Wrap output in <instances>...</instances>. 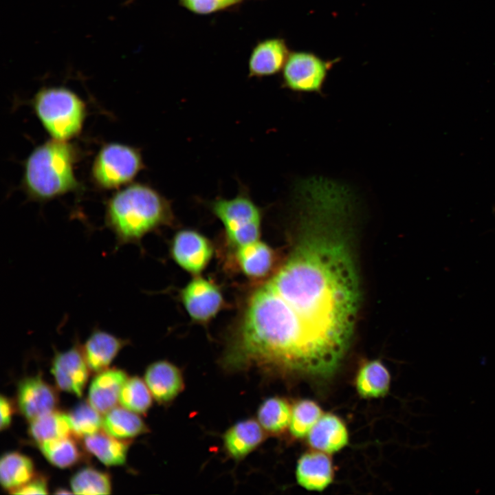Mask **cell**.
Instances as JSON below:
<instances>
[{
  "label": "cell",
  "instance_id": "7a4b0ae2",
  "mask_svg": "<svg viewBox=\"0 0 495 495\" xmlns=\"http://www.w3.org/2000/svg\"><path fill=\"white\" fill-rule=\"evenodd\" d=\"M173 221L170 201L144 184H129L105 204L104 225L114 234V251L126 244L140 245L147 234Z\"/></svg>",
  "mask_w": 495,
  "mask_h": 495
},
{
  "label": "cell",
  "instance_id": "7c38bea8",
  "mask_svg": "<svg viewBox=\"0 0 495 495\" xmlns=\"http://www.w3.org/2000/svg\"><path fill=\"white\" fill-rule=\"evenodd\" d=\"M290 52L285 39L271 38L258 41L248 60L249 77L262 78L283 70Z\"/></svg>",
  "mask_w": 495,
  "mask_h": 495
},
{
  "label": "cell",
  "instance_id": "6da1fadb",
  "mask_svg": "<svg viewBox=\"0 0 495 495\" xmlns=\"http://www.w3.org/2000/svg\"><path fill=\"white\" fill-rule=\"evenodd\" d=\"M297 206L300 237L250 295L221 359L228 371L326 378L349 348L360 302L348 238L352 211L327 196Z\"/></svg>",
  "mask_w": 495,
  "mask_h": 495
},
{
  "label": "cell",
  "instance_id": "e0dca14e",
  "mask_svg": "<svg viewBox=\"0 0 495 495\" xmlns=\"http://www.w3.org/2000/svg\"><path fill=\"white\" fill-rule=\"evenodd\" d=\"M296 475L298 484L306 490L322 491L332 481L331 460L322 452L305 453L298 461Z\"/></svg>",
  "mask_w": 495,
  "mask_h": 495
},
{
  "label": "cell",
  "instance_id": "d590c367",
  "mask_svg": "<svg viewBox=\"0 0 495 495\" xmlns=\"http://www.w3.org/2000/svg\"><path fill=\"white\" fill-rule=\"evenodd\" d=\"M239 1H241L242 0H239Z\"/></svg>",
  "mask_w": 495,
  "mask_h": 495
},
{
  "label": "cell",
  "instance_id": "ffe728a7",
  "mask_svg": "<svg viewBox=\"0 0 495 495\" xmlns=\"http://www.w3.org/2000/svg\"><path fill=\"white\" fill-rule=\"evenodd\" d=\"M130 443L106 432H97L84 437L85 448L106 465H120L126 461Z\"/></svg>",
  "mask_w": 495,
  "mask_h": 495
},
{
  "label": "cell",
  "instance_id": "603a6c76",
  "mask_svg": "<svg viewBox=\"0 0 495 495\" xmlns=\"http://www.w3.org/2000/svg\"><path fill=\"white\" fill-rule=\"evenodd\" d=\"M29 433L38 443L74 435L69 415L56 410L31 421Z\"/></svg>",
  "mask_w": 495,
  "mask_h": 495
},
{
  "label": "cell",
  "instance_id": "5b68a950",
  "mask_svg": "<svg viewBox=\"0 0 495 495\" xmlns=\"http://www.w3.org/2000/svg\"><path fill=\"white\" fill-rule=\"evenodd\" d=\"M213 214L224 226L226 236L235 248L258 240L262 213L246 190L233 198H217L210 202Z\"/></svg>",
  "mask_w": 495,
  "mask_h": 495
},
{
  "label": "cell",
  "instance_id": "f1b7e54d",
  "mask_svg": "<svg viewBox=\"0 0 495 495\" xmlns=\"http://www.w3.org/2000/svg\"><path fill=\"white\" fill-rule=\"evenodd\" d=\"M89 402H80L68 414L73 434L85 437L98 432L102 428L103 418Z\"/></svg>",
  "mask_w": 495,
  "mask_h": 495
},
{
  "label": "cell",
  "instance_id": "2e32d148",
  "mask_svg": "<svg viewBox=\"0 0 495 495\" xmlns=\"http://www.w3.org/2000/svg\"><path fill=\"white\" fill-rule=\"evenodd\" d=\"M126 373L120 369H106L94 377L89 390V403L99 412L107 413L116 407Z\"/></svg>",
  "mask_w": 495,
  "mask_h": 495
},
{
  "label": "cell",
  "instance_id": "484cf974",
  "mask_svg": "<svg viewBox=\"0 0 495 495\" xmlns=\"http://www.w3.org/2000/svg\"><path fill=\"white\" fill-rule=\"evenodd\" d=\"M292 412L287 403L279 397L265 400L258 411L261 426L271 432H279L289 425Z\"/></svg>",
  "mask_w": 495,
  "mask_h": 495
},
{
  "label": "cell",
  "instance_id": "277c9868",
  "mask_svg": "<svg viewBox=\"0 0 495 495\" xmlns=\"http://www.w3.org/2000/svg\"><path fill=\"white\" fill-rule=\"evenodd\" d=\"M35 114L52 139L69 141L82 129L87 114L85 102L65 87H43L34 96Z\"/></svg>",
  "mask_w": 495,
  "mask_h": 495
},
{
  "label": "cell",
  "instance_id": "9a60e30c",
  "mask_svg": "<svg viewBox=\"0 0 495 495\" xmlns=\"http://www.w3.org/2000/svg\"><path fill=\"white\" fill-rule=\"evenodd\" d=\"M144 380L152 396L160 403L172 401L184 386L179 369L167 361H158L149 365Z\"/></svg>",
  "mask_w": 495,
  "mask_h": 495
},
{
  "label": "cell",
  "instance_id": "1f68e13d",
  "mask_svg": "<svg viewBox=\"0 0 495 495\" xmlns=\"http://www.w3.org/2000/svg\"><path fill=\"white\" fill-rule=\"evenodd\" d=\"M10 493L14 494H47V487L45 478H32L28 483Z\"/></svg>",
  "mask_w": 495,
  "mask_h": 495
},
{
  "label": "cell",
  "instance_id": "7402d4cb",
  "mask_svg": "<svg viewBox=\"0 0 495 495\" xmlns=\"http://www.w3.org/2000/svg\"><path fill=\"white\" fill-rule=\"evenodd\" d=\"M102 428L107 433L124 439L148 432L142 419L135 412L124 407H114L105 413Z\"/></svg>",
  "mask_w": 495,
  "mask_h": 495
},
{
  "label": "cell",
  "instance_id": "30bf717a",
  "mask_svg": "<svg viewBox=\"0 0 495 495\" xmlns=\"http://www.w3.org/2000/svg\"><path fill=\"white\" fill-rule=\"evenodd\" d=\"M51 368L60 389L78 397L82 396L89 368L78 342L67 351H57Z\"/></svg>",
  "mask_w": 495,
  "mask_h": 495
},
{
  "label": "cell",
  "instance_id": "5bb4252c",
  "mask_svg": "<svg viewBox=\"0 0 495 495\" xmlns=\"http://www.w3.org/2000/svg\"><path fill=\"white\" fill-rule=\"evenodd\" d=\"M235 257L242 273L254 280L268 278L275 265V252L267 244L257 240L236 248Z\"/></svg>",
  "mask_w": 495,
  "mask_h": 495
},
{
  "label": "cell",
  "instance_id": "52a82bcc",
  "mask_svg": "<svg viewBox=\"0 0 495 495\" xmlns=\"http://www.w3.org/2000/svg\"><path fill=\"white\" fill-rule=\"evenodd\" d=\"M339 58L326 60L305 51L290 52L283 69V84L296 92L320 93L328 72Z\"/></svg>",
  "mask_w": 495,
  "mask_h": 495
},
{
  "label": "cell",
  "instance_id": "83f0119b",
  "mask_svg": "<svg viewBox=\"0 0 495 495\" xmlns=\"http://www.w3.org/2000/svg\"><path fill=\"white\" fill-rule=\"evenodd\" d=\"M120 405L135 413H144L151 406V393L146 384L138 377L128 378L119 396Z\"/></svg>",
  "mask_w": 495,
  "mask_h": 495
},
{
  "label": "cell",
  "instance_id": "3957f363",
  "mask_svg": "<svg viewBox=\"0 0 495 495\" xmlns=\"http://www.w3.org/2000/svg\"><path fill=\"white\" fill-rule=\"evenodd\" d=\"M76 148L52 139L36 147L24 164L22 187L34 201H47L80 188L74 174Z\"/></svg>",
  "mask_w": 495,
  "mask_h": 495
},
{
  "label": "cell",
  "instance_id": "d6a6232c",
  "mask_svg": "<svg viewBox=\"0 0 495 495\" xmlns=\"http://www.w3.org/2000/svg\"><path fill=\"white\" fill-rule=\"evenodd\" d=\"M0 411L1 430H4L7 428L11 423L13 408L10 400L3 395L1 396Z\"/></svg>",
  "mask_w": 495,
  "mask_h": 495
},
{
  "label": "cell",
  "instance_id": "e575fe53",
  "mask_svg": "<svg viewBox=\"0 0 495 495\" xmlns=\"http://www.w3.org/2000/svg\"><path fill=\"white\" fill-rule=\"evenodd\" d=\"M133 1V0H128L127 2H126V3H127V4H128V3H131Z\"/></svg>",
  "mask_w": 495,
  "mask_h": 495
},
{
  "label": "cell",
  "instance_id": "836d02e7",
  "mask_svg": "<svg viewBox=\"0 0 495 495\" xmlns=\"http://www.w3.org/2000/svg\"><path fill=\"white\" fill-rule=\"evenodd\" d=\"M57 494H71V492L67 491L65 489H58L55 492Z\"/></svg>",
  "mask_w": 495,
  "mask_h": 495
},
{
  "label": "cell",
  "instance_id": "9c48e42d",
  "mask_svg": "<svg viewBox=\"0 0 495 495\" xmlns=\"http://www.w3.org/2000/svg\"><path fill=\"white\" fill-rule=\"evenodd\" d=\"M170 254L183 270L197 274L210 263L213 247L208 239L199 232L182 230L175 234L171 241Z\"/></svg>",
  "mask_w": 495,
  "mask_h": 495
},
{
  "label": "cell",
  "instance_id": "f546056e",
  "mask_svg": "<svg viewBox=\"0 0 495 495\" xmlns=\"http://www.w3.org/2000/svg\"><path fill=\"white\" fill-rule=\"evenodd\" d=\"M322 416L320 407L311 400L296 403L292 410L289 430L297 438L305 437Z\"/></svg>",
  "mask_w": 495,
  "mask_h": 495
},
{
  "label": "cell",
  "instance_id": "44dd1931",
  "mask_svg": "<svg viewBox=\"0 0 495 495\" xmlns=\"http://www.w3.org/2000/svg\"><path fill=\"white\" fill-rule=\"evenodd\" d=\"M34 473L32 461L17 452L4 454L0 461V481L10 492L30 481Z\"/></svg>",
  "mask_w": 495,
  "mask_h": 495
},
{
  "label": "cell",
  "instance_id": "d4e9b609",
  "mask_svg": "<svg viewBox=\"0 0 495 495\" xmlns=\"http://www.w3.org/2000/svg\"><path fill=\"white\" fill-rule=\"evenodd\" d=\"M38 444L47 461L60 468L75 465L81 456L78 446L72 437L48 440Z\"/></svg>",
  "mask_w": 495,
  "mask_h": 495
},
{
  "label": "cell",
  "instance_id": "d6986e66",
  "mask_svg": "<svg viewBox=\"0 0 495 495\" xmlns=\"http://www.w3.org/2000/svg\"><path fill=\"white\" fill-rule=\"evenodd\" d=\"M261 426L254 419L237 422L225 434L223 441L228 454L235 459L245 457L263 440Z\"/></svg>",
  "mask_w": 495,
  "mask_h": 495
},
{
  "label": "cell",
  "instance_id": "8992f818",
  "mask_svg": "<svg viewBox=\"0 0 495 495\" xmlns=\"http://www.w3.org/2000/svg\"><path fill=\"white\" fill-rule=\"evenodd\" d=\"M140 151L118 143L104 144L94 161L91 175L100 188H118L130 183L144 168Z\"/></svg>",
  "mask_w": 495,
  "mask_h": 495
},
{
  "label": "cell",
  "instance_id": "cb8c5ba5",
  "mask_svg": "<svg viewBox=\"0 0 495 495\" xmlns=\"http://www.w3.org/2000/svg\"><path fill=\"white\" fill-rule=\"evenodd\" d=\"M390 380L386 367L381 362L373 360L365 364L359 371L356 387L363 397H379L388 392Z\"/></svg>",
  "mask_w": 495,
  "mask_h": 495
},
{
  "label": "cell",
  "instance_id": "4fadbf2b",
  "mask_svg": "<svg viewBox=\"0 0 495 495\" xmlns=\"http://www.w3.org/2000/svg\"><path fill=\"white\" fill-rule=\"evenodd\" d=\"M129 341L95 327L85 341L82 352L89 370L100 373L109 367Z\"/></svg>",
  "mask_w": 495,
  "mask_h": 495
},
{
  "label": "cell",
  "instance_id": "ba28073f",
  "mask_svg": "<svg viewBox=\"0 0 495 495\" xmlns=\"http://www.w3.org/2000/svg\"><path fill=\"white\" fill-rule=\"evenodd\" d=\"M182 302L190 318L207 323L223 307L224 300L219 287L212 281L195 276L182 289Z\"/></svg>",
  "mask_w": 495,
  "mask_h": 495
},
{
  "label": "cell",
  "instance_id": "ac0fdd59",
  "mask_svg": "<svg viewBox=\"0 0 495 495\" xmlns=\"http://www.w3.org/2000/svg\"><path fill=\"white\" fill-rule=\"evenodd\" d=\"M309 444L315 449L333 453L348 443V433L342 421L332 414L322 415L308 433Z\"/></svg>",
  "mask_w": 495,
  "mask_h": 495
},
{
  "label": "cell",
  "instance_id": "4dcf8cb0",
  "mask_svg": "<svg viewBox=\"0 0 495 495\" xmlns=\"http://www.w3.org/2000/svg\"><path fill=\"white\" fill-rule=\"evenodd\" d=\"M180 5L197 14H208L234 6L239 0H179Z\"/></svg>",
  "mask_w": 495,
  "mask_h": 495
},
{
  "label": "cell",
  "instance_id": "8fae6325",
  "mask_svg": "<svg viewBox=\"0 0 495 495\" xmlns=\"http://www.w3.org/2000/svg\"><path fill=\"white\" fill-rule=\"evenodd\" d=\"M19 408L30 421L55 410L58 395L39 375L27 377L19 384Z\"/></svg>",
  "mask_w": 495,
  "mask_h": 495
},
{
  "label": "cell",
  "instance_id": "4316f807",
  "mask_svg": "<svg viewBox=\"0 0 495 495\" xmlns=\"http://www.w3.org/2000/svg\"><path fill=\"white\" fill-rule=\"evenodd\" d=\"M72 492L76 494H109L111 481L107 474L92 468L78 471L71 478Z\"/></svg>",
  "mask_w": 495,
  "mask_h": 495
}]
</instances>
